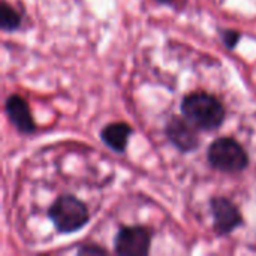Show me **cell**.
I'll return each mask as SVG.
<instances>
[{
    "instance_id": "cell-1",
    "label": "cell",
    "mask_w": 256,
    "mask_h": 256,
    "mask_svg": "<svg viewBox=\"0 0 256 256\" xmlns=\"http://www.w3.org/2000/svg\"><path fill=\"white\" fill-rule=\"evenodd\" d=\"M182 112L196 129L214 130L225 120V108L222 102L210 93L195 92L183 98Z\"/></svg>"
},
{
    "instance_id": "cell-2",
    "label": "cell",
    "mask_w": 256,
    "mask_h": 256,
    "mask_svg": "<svg viewBox=\"0 0 256 256\" xmlns=\"http://www.w3.org/2000/svg\"><path fill=\"white\" fill-rule=\"evenodd\" d=\"M48 218L60 234L76 232L90 220L86 204L72 195L57 198L48 208Z\"/></svg>"
},
{
    "instance_id": "cell-3",
    "label": "cell",
    "mask_w": 256,
    "mask_h": 256,
    "mask_svg": "<svg viewBox=\"0 0 256 256\" xmlns=\"http://www.w3.org/2000/svg\"><path fill=\"white\" fill-rule=\"evenodd\" d=\"M208 164L222 172H240L248 168L249 156L246 150L232 138L213 141L207 152Z\"/></svg>"
},
{
    "instance_id": "cell-4",
    "label": "cell",
    "mask_w": 256,
    "mask_h": 256,
    "mask_svg": "<svg viewBox=\"0 0 256 256\" xmlns=\"http://www.w3.org/2000/svg\"><path fill=\"white\" fill-rule=\"evenodd\" d=\"M152 244V234L144 226H124L114 238V252L122 256L147 255Z\"/></svg>"
},
{
    "instance_id": "cell-5",
    "label": "cell",
    "mask_w": 256,
    "mask_h": 256,
    "mask_svg": "<svg viewBox=\"0 0 256 256\" xmlns=\"http://www.w3.org/2000/svg\"><path fill=\"white\" fill-rule=\"evenodd\" d=\"M210 207L214 219V232L218 236H226L242 225V213L228 198L216 196L210 201Z\"/></svg>"
},
{
    "instance_id": "cell-6",
    "label": "cell",
    "mask_w": 256,
    "mask_h": 256,
    "mask_svg": "<svg viewBox=\"0 0 256 256\" xmlns=\"http://www.w3.org/2000/svg\"><path fill=\"white\" fill-rule=\"evenodd\" d=\"M165 132H166V136L171 141V144L183 153L194 152L200 146L196 128L189 120H183V118L174 116L166 123Z\"/></svg>"
},
{
    "instance_id": "cell-7",
    "label": "cell",
    "mask_w": 256,
    "mask_h": 256,
    "mask_svg": "<svg viewBox=\"0 0 256 256\" xmlns=\"http://www.w3.org/2000/svg\"><path fill=\"white\" fill-rule=\"evenodd\" d=\"M6 114L10 120V123L21 132V134H32L36 129V124L33 122L30 108L27 102L16 94H12L6 99L4 105Z\"/></svg>"
},
{
    "instance_id": "cell-8",
    "label": "cell",
    "mask_w": 256,
    "mask_h": 256,
    "mask_svg": "<svg viewBox=\"0 0 256 256\" xmlns=\"http://www.w3.org/2000/svg\"><path fill=\"white\" fill-rule=\"evenodd\" d=\"M130 134H132V128L128 123H111L102 129L100 140L111 150L117 153H123L128 146Z\"/></svg>"
},
{
    "instance_id": "cell-9",
    "label": "cell",
    "mask_w": 256,
    "mask_h": 256,
    "mask_svg": "<svg viewBox=\"0 0 256 256\" xmlns=\"http://www.w3.org/2000/svg\"><path fill=\"white\" fill-rule=\"evenodd\" d=\"M21 24V16L20 14L6 2H2L0 4V27L4 32L16 30Z\"/></svg>"
},
{
    "instance_id": "cell-10",
    "label": "cell",
    "mask_w": 256,
    "mask_h": 256,
    "mask_svg": "<svg viewBox=\"0 0 256 256\" xmlns=\"http://www.w3.org/2000/svg\"><path fill=\"white\" fill-rule=\"evenodd\" d=\"M222 40L228 48H234L240 40V33L236 30H225L222 32Z\"/></svg>"
},
{
    "instance_id": "cell-11",
    "label": "cell",
    "mask_w": 256,
    "mask_h": 256,
    "mask_svg": "<svg viewBox=\"0 0 256 256\" xmlns=\"http://www.w3.org/2000/svg\"><path fill=\"white\" fill-rule=\"evenodd\" d=\"M105 252H106L105 249H102V248H99V246H96V244L84 246V248H81V249L78 250L80 255H81V254H105Z\"/></svg>"
},
{
    "instance_id": "cell-12",
    "label": "cell",
    "mask_w": 256,
    "mask_h": 256,
    "mask_svg": "<svg viewBox=\"0 0 256 256\" xmlns=\"http://www.w3.org/2000/svg\"><path fill=\"white\" fill-rule=\"evenodd\" d=\"M158 2H160V3H168V2H171V0H158Z\"/></svg>"
}]
</instances>
